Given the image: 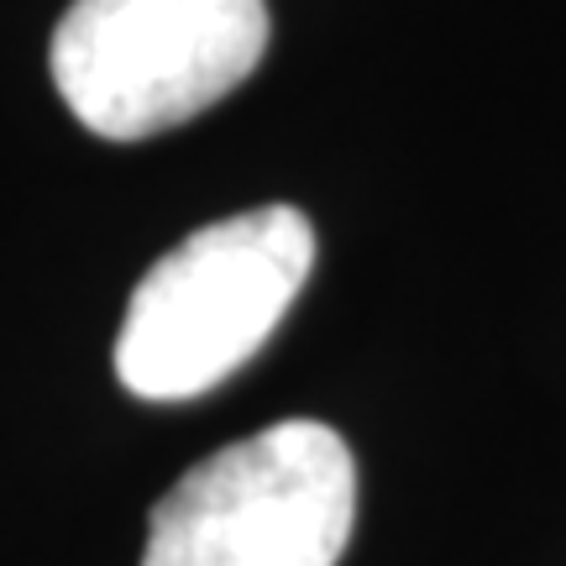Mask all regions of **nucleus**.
<instances>
[{
  "label": "nucleus",
  "instance_id": "obj_2",
  "mask_svg": "<svg viewBox=\"0 0 566 566\" xmlns=\"http://www.w3.org/2000/svg\"><path fill=\"white\" fill-rule=\"evenodd\" d=\"M263 48L268 0H74L48 63L74 122L142 142L226 101Z\"/></svg>",
  "mask_w": 566,
  "mask_h": 566
},
{
  "label": "nucleus",
  "instance_id": "obj_1",
  "mask_svg": "<svg viewBox=\"0 0 566 566\" xmlns=\"http://www.w3.org/2000/svg\"><path fill=\"white\" fill-rule=\"evenodd\" d=\"M310 268L315 226L294 205H258L200 226L132 289L116 378L153 405L210 394L279 331Z\"/></svg>",
  "mask_w": 566,
  "mask_h": 566
},
{
  "label": "nucleus",
  "instance_id": "obj_3",
  "mask_svg": "<svg viewBox=\"0 0 566 566\" xmlns=\"http://www.w3.org/2000/svg\"><path fill=\"white\" fill-rule=\"evenodd\" d=\"M357 467L321 420H279L189 467L153 504L142 566H336Z\"/></svg>",
  "mask_w": 566,
  "mask_h": 566
}]
</instances>
